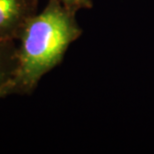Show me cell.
Returning <instances> with one entry per match:
<instances>
[{"label": "cell", "instance_id": "1", "mask_svg": "<svg viewBox=\"0 0 154 154\" xmlns=\"http://www.w3.org/2000/svg\"><path fill=\"white\" fill-rule=\"evenodd\" d=\"M75 13L49 0L41 13L28 21L19 36L17 68L0 98L30 94L40 79L62 61L69 45L82 34Z\"/></svg>", "mask_w": 154, "mask_h": 154}, {"label": "cell", "instance_id": "2", "mask_svg": "<svg viewBox=\"0 0 154 154\" xmlns=\"http://www.w3.org/2000/svg\"><path fill=\"white\" fill-rule=\"evenodd\" d=\"M38 0H0V39L18 40L28 21L37 14Z\"/></svg>", "mask_w": 154, "mask_h": 154}, {"label": "cell", "instance_id": "3", "mask_svg": "<svg viewBox=\"0 0 154 154\" xmlns=\"http://www.w3.org/2000/svg\"><path fill=\"white\" fill-rule=\"evenodd\" d=\"M16 40L0 39V93L13 78L17 68Z\"/></svg>", "mask_w": 154, "mask_h": 154}, {"label": "cell", "instance_id": "4", "mask_svg": "<svg viewBox=\"0 0 154 154\" xmlns=\"http://www.w3.org/2000/svg\"><path fill=\"white\" fill-rule=\"evenodd\" d=\"M57 1L67 10L75 14L77 13V11L81 10V9H89L93 5L92 0H57Z\"/></svg>", "mask_w": 154, "mask_h": 154}]
</instances>
